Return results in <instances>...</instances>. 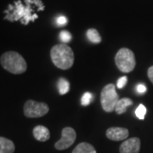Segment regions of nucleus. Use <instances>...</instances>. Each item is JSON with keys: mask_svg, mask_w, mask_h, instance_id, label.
<instances>
[{"mask_svg": "<svg viewBox=\"0 0 153 153\" xmlns=\"http://www.w3.org/2000/svg\"><path fill=\"white\" fill-rule=\"evenodd\" d=\"M44 10V5L41 0H22L15 1L7 7L4 13V20L9 22H21L23 25H28L29 22H35L38 18L36 11Z\"/></svg>", "mask_w": 153, "mask_h": 153, "instance_id": "nucleus-1", "label": "nucleus"}, {"mask_svg": "<svg viewBox=\"0 0 153 153\" xmlns=\"http://www.w3.org/2000/svg\"><path fill=\"white\" fill-rule=\"evenodd\" d=\"M50 58L53 64L62 70L71 68L74 63L73 50L65 44L55 45L50 50Z\"/></svg>", "mask_w": 153, "mask_h": 153, "instance_id": "nucleus-2", "label": "nucleus"}, {"mask_svg": "<svg viewBox=\"0 0 153 153\" xmlns=\"http://www.w3.org/2000/svg\"><path fill=\"white\" fill-rule=\"evenodd\" d=\"M3 68L12 74H22L27 69V64L23 56L16 51H8L0 57Z\"/></svg>", "mask_w": 153, "mask_h": 153, "instance_id": "nucleus-3", "label": "nucleus"}, {"mask_svg": "<svg viewBox=\"0 0 153 153\" xmlns=\"http://www.w3.org/2000/svg\"><path fill=\"white\" fill-rule=\"evenodd\" d=\"M116 66L124 73L131 72L136 65L135 56L133 51L127 48H122L115 55Z\"/></svg>", "mask_w": 153, "mask_h": 153, "instance_id": "nucleus-4", "label": "nucleus"}, {"mask_svg": "<svg viewBox=\"0 0 153 153\" xmlns=\"http://www.w3.org/2000/svg\"><path fill=\"white\" fill-rule=\"evenodd\" d=\"M119 100L118 94L116 91V86L113 83L105 85L100 93L101 106L106 112H112L115 111L117 103Z\"/></svg>", "mask_w": 153, "mask_h": 153, "instance_id": "nucleus-5", "label": "nucleus"}, {"mask_svg": "<svg viewBox=\"0 0 153 153\" xmlns=\"http://www.w3.org/2000/svg\"><path fill=\"white\" fill-rule=\"evenodd\" d=\"M24 115L28 118H37L44 117L49 112V105L44 102H38L28 100L24 105Z\"/></svg>", "mask_w": 153, "mask_h": 153, "instance_id": "nucleus-6", "label": "nucleus"}, {"mask_svg": "<svg viewBox=\"0 0 153 153\" xmlns=\"http://www.w3.org/2000/svg\"><path fill=\"white\" fill-rule=\"evenodd\" d=\"M76 138V134L75 130L71 127H66L62 129L61 138L55 144V149L57 150H66L67 148L71 147L74 144Z\"/></svg>", "mask_w": 153, "mask_h": 153, "instance_id": "nucleus-7", "label": "nucleus"}, {"mask_svg": "<svg viewBox=\"0 0 153 153\" xmlns=\"http://www.w3.org/2000/svg\"><path fill=\"white\" fill-rule=\"evenodd\" d=\"M140 151V140L137 137L124 140L119 147L120 153H139Z\"/></svg>", "mask_w": 153, "mask_h": 153, "instance_id": "nucleus-8", "label": "nucleus"}, {"mask_svg": "<svg viewBox=\"0 0 153 153\" xmlns=\"http://www.w3.org/2000/svg\"><path fill=\"white\" fill-rule=\"evenodd\" d=\"M128 130L124 128L112 127L106 130V137L113 141H121L124 140L128 137Z\"/></svg>", "mask_w": 153, "mask_h": 153, "instance_id": "nucleus-9", "label": "nucleus"}, {"mask_svg": "<svg viewBox=\"0 0 153 153\" xmlns=\"http://www.w3.org/2000/svg\"><path fill=\"white\" fill-rule=\"evenodd\" d=\"M33 134L34 138L41 142L47 141L50 138V133L49 130L43 125L36 126L33 130Z\"/></svg>", "mask_w": 153, "mask_h": 153, "instance_id": "nucleus-10", "label": "nucleus"}, {"mask_svg": "<svg viewBox=\"0 0 153 153\" xmlns=\"http://www.w3.org/2000/svg\"><path fill=\"white\" fill-rule=\"evenodd\" d=\"M15 150L16 146L12 140L0 136V153H14Z\"/></svg>", "mask_w": 153, "mask_h": 153, "instance_id": "nucleus-11", "label": "nucleus"}, {"mask_svg": "<svg viewBox=\"0 0 153 153\" xmlns=\"http://www.w3.org/2000/svg\"><path fill=\"white\" fill-rule=\"evenodd\" d=\"M133 104V101L129 98H123L118 100L117 103V105L115 107V111L117 114H123L127 111V107Z\"/></svg>", "mask_w": 153, "mask_h": 153, "instance_id": "nucleus-12", "label": "nucleus"}, {"mask_svg": "<svg viewBox=\"0 0 153 153\" xmlns=\"http://www.w3.org/2000/svg\"><path fill=\"white\" fill-rule=\"evenodd\" d=\"M72 153H97L92 145L86 142H82L78 144Z\"/></svg>", "mask_w": 153, "mask_h": 153, "instance_id": "nucleus-13", "label": "nucleus"}, {"mask_svg": "<svg viewBox=\"0 0 153 153\" xmlns=\"http://www.w3.org/2000/svg\"><path fill=\"white\" fill-rule=\"evenodd\" d=\"M86 35H87L88 39L93 44H100L101 42V37L98 31L94 28L88 29L86 33Z\"/></svg>", "mask_w": 153, "mask_h": 153, "instance_id": "nucleus-14", "label": "nucleus"}, {"mask_svg": "<svg viewBox=\"0 0 153 153\" xmlns=\"http://www.w3.org/2000/svg\"><path fill=\"white\" fill-rule=\"evenodd\" d=\"M57 87L59 90V94L63 95L69 92L70 90V82L66 80L64 77H60L57 82Z\"/></svg>", "mask_w": 153, "mask_h": 153, "instance_id": "nucleus-15", "label": "nucleus"}, {"mask_svg": "<svg viewBox=\"0 0 153 153\" xmlns=\"http://www.w3.org/2000/svg\"><path fill=\"white\" fill-rule=\"evenodd\" d=\"M146 114V108L144 105L140 104L137 107L136 111H135V115L139 119L143 120L145 118Z\"/></svg>", "mask_w": 153, "mask_h": 153, "instance_id": "nucleus-16", "label": "nucleus"}, {"mask_svg": "<svg viewBox=\"0 0 153 153\" xmlns=\"http://www.w3.org/2000/svg\"><path fill=\"white\" fill-rule=\"evenodd\" d=\"M92 100H93V94L90 92H86V93L83 94L81 102H82V105L83 106H87L91 103Z\"/></svg>", "mask_w": 153, "mask_h": 153, "instance_id": "nucleus-17", "label": "nucleus"}, {"mask_svg": "<svg viewBox=\"0 0 153 153\" xmlns=\"http://www.w3.org/2000/svg\"><path fill=\"white\" fill-rule=\"evenodd\" d=\"M60 39L61 40L62 43L66 44L69 42H71V34L67 31H61L60 33Z\"/></svg>", "mask_w": 153, "mask_h": 153, "instance_id": "nucleus-18", "label": "nucleus"}, {"mask_svg": "<svg viewBox=\"0 0 153 153\" xmlns=\"http://www.w3.org/2000/svg\"><path fill=\"white\" fill-rule=\"evenodd\" d=\"M55 23L58 27H63L67 23V18L65 16H59L56 17Z\"/></svg>", "mask_w": 153, "mask_h": 153, "instance_id": "nucleus-19", "label": "nucleus"}, {"mask_svg": "<svg viewBox=\"0 0 153 153\" xmlns=\"http://www.w3.org/2000/svg\"><path fill=\"white\" fill-rule=\"evenodd\" d=\"M127 82H128V77L125 76H122V77H120V78L117 80V87L118 88H123V87H125Z\"/></svg>", "mask_w": 153, "mask_h": 153, "instance_id": "nucleus-20", "label": "nucleus"}, {"mask_svg": "<svg viewBox=\"0 0 153 153\" xmlns=\"http://www.w3.org/2000/svg\"><path fill=\"white\" fill-rule=\"evenodd\" d=\"M136 90L140 94H145L146 92V87L144 84H142V83H140V84L137 85Z\"/></svg>", "mask_w": 153, "mask_h": 153, "instance_id": "nucleus-21", "label": "nucleus"}, {"mask_svg": "<svg viewBox=\"0 0 153 153\" xmlns=\"http://www.w3.org/2000/svg\"><path fill=\"white\" fill-rule=\"evenodd\" d=\"M147 75L148 77H149V79L151 80V82L153 83V66H151V67L148 69Z\"/></svg>", "mask_w": 153, "mask_h": 153, "instance_id": "nucleus-22", "label": "nucleus"}]
</instances>
